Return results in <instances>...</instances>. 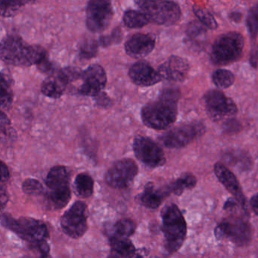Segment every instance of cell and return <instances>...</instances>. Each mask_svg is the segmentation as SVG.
I'll return each instance as SVG.
<instances>
[{
	"label": "cell",
	"mask_w": 258,
	"mask_h": 258,
	"mask_svg": "<svg viewBox=\"0 0 258 258\" xmlns=\"http://www.w3.org/2000/svg\"><path fill=\"white\" fill-rule=\"evenodd\" d=\"M10 173L5 163L0 160V182H7L10 179Z\"/></svg>",
	"instance_id": "ab89813d"
},
{
	"label": "cell",
	"mask_w": 258,
	"mask_h": 258,
	"mask_svg": "<svg viewBox=\"0 0 258 258\" xmlns=\"http://www.w3.org/2000/svg\"><path fill=\"white\" fill-rule=\"evenodd\" d=\"M204 100L207 114L214 121L233 117L238 112V108L234 101L220 90H211L207 92Z\"/></svg>",
	"instance_id": "ba28073f"
},
{
	"label": "cell",
	"mask_w": 258,
	"mask_h": 258,
	"mask_svg": "<svg viewBox=\"0 0 258 258\" xmlns=\"http://www.w3.org/2000/svg\"><path fill=\"white\" fill-rule=\"evenodd\" d=\"M114 16L111 0H90L87 7V28L92 32L105 31Z\"/></svg>",
	"instance_id": "30bf717a"
},
{
	"label": "cell",
	"mask_w": 258,
	"mask_h": 258,
	"mask_svg": "<svg viewBox=\"0 0 258 258\" xmlns=\"http://www.w3.org/2000/svg\"><path fill=\"white\" fill-rule=\"evenodd\" d=\"M67 85L68 84L56 73L51 75L43 81L41 91L48 97L58 99L62 96Z\"/></svg>",
	"instance_id": "44dd1931"
},
{
	"label": "cell",
	"mask_w": 258,
	"mask_h": 258,
	"mask_svg": "<svg viewBox=\"0 0 258 258\" xmlns=\"http://www.w3.org/2000/svg\"><path fill=\"white\" fill-rule=\"evenodd\" d=\"M9 193L7 186L4 183H0V212L7 206L9 202Z\"/></svg>",
	"instance_id": "74e56055"
},
{
	"label": "cell",
	"mask_w": 258,
	"mask_h": 258,
	"mask_svg": "<svg viewBox=\"0 0 258 258\" xmlns=\"http://www.w3.org/2000/svg\"><path fill=\"white\" fill-rule=\"evenodd\" d=\"M197 179L191 173H185L176 181L172 182L168 187V191L173 192L176 196H181L186 189H191L196 187Z\"/></svg>",
	"instance_id": "603a6c76"
},
{
	"label": "cell",
	"mask_w": 258,
	"mask_h": 258,
	"mask_svg": "<svg viewBox=\"0 0 258 258\" xmlns=\"http://www.w3.org/2000/svg\"><path fill=\"white\" fill-rule=\"evenodd\" d=\"M129 77L136 85L140 87H150L163 80L158 71L155 70L149 63L143 61L136 62L131 66Z\"/></svg>",
	"instance_id": "e0dca14e"
},
{
	"label": "cell",
	"mask_w": 258,
	"mask_h": 258,
	"mask_svg": "<svg viewBox=\"0 0 258 258\" xmlns=\"http://www.w3.org/2000/svg\"><path fill=\"white\" fill-rule=\"evenodd\" d=\"M250 206H251L252 210L254 212L255 215H257V195L255 194L253 197L250 199Z\"/></svg>",
	"instance_id": "ee69618b"
},
{
	"label": "cell",
	"mask_w": 258,
	"mask_h": 258,
	"mask_svg": "<svg viewBox=\"0 0 258 258\" xmlns=\"http://www.w3.org/2000/svg\"><path fill=\"white\" fill-rule=\"evenodd\" d=\"M214 173L223 186L232 195L244 211H247V200L241 189V185L234 173L222 163L214 165Z\"/></svg>",
	"instance_id": "9a60e30c"
},
{
	"label": "cell",
	"mask_w": 258,
	"mask_h": 258,
	"mask_svg": "<svg viewBox=\"0 0 258 258\" xmlns=\"http://www.w3.org/2000/svg\"><path fill=\"white\" fill-rule=\"evenodd\" d=\"M82 73L83 72L81 69L75 67L66 68L57 72L58 76L67 84L79 80L82 76Z\"/></svg>",
	"instance_id": "d6a6232c"
},
{
	"label": "cell",
	"mask_w": 258,
	"mask_h": 258,
	"mask_svg": "<svg viewBox=\"0 0 258 258\" xmlns=\"http://www.w3.org/2000/svg\"><path fill=\"white\" fill-rule=\"evenodd\" d=\"M247 25L250 36L255 38L257 34V7L250 9L247 15Z\"/></svg>",
	"instance_id": "e575fe53"
},
{
	"label": "cell",
	"mask_w": 258,
	"mask_h": 258,
	"mask_svg": "<svg viewBox=\"0 0 258 258\" xmlns=\"http://www.w3.org/2000/svg\"><path fill=\"white\" fill-rule=\"evenodd\" d=\"M212 81L219 89H226L234 84L235 76L230 71L218 69L213 74Z\"/></svg>",
	"instance_id": "f1b7e54d"
},
{
	"label": "cell",
	"mask_w": 258,
	"mask_h": 258,
	"mask_svg": "<svg viewBox=\"0 0 258 258\" xmlns=\"http://www.w3.org/2000/svg\"><path fill=\"white\" fill-rule=\"evenodd\" d=\"M75 190L80 197L89 198L93 195L94 181L88 173H80L75 181Z\"/></svg>",
	"instance_id": "cb8c5ba5"
},
{
	"label": "cell",
	"mask_w": 258,
	"mask_h": 258,
	"mask_svg": "<svg viewBox=\"0 0 258 258\" xmlns=\"http://www.w3.org/2000/svg\"><path fill=\"white\" fill-rule=\"evenodd\" d=\"M3 226L17 234L20 238L33 244L45 241L48 237L46 224L40 220L30 217L14 219L5 214L1 217Z\"/></svg>",
	"instance_id": "8992f818"
},
{
	"label": "cell",
	"mask_w": 258,
	"mask_h": 258,
	"mask_svg": "<svg viewBox=\"0 0 258 258\" xmlns=\"http://www.w3.org/2000/svg\"><path fill=\"white\" fill-rule=\"evenodd\" d=\"M244 38L239 33L229 32L217 37L212 46L211 59L216 66H226L241 58Z\"/></svg>",
	"instance_id": "277c9868"
},
{
	"label": "cell",
	"mask_w": 258,
	"mask_h": 258,
	"mask_svg": "<svg viewBox=\"0 0 258 258\" xmlns=\"http://www.w3.org/2000/svg\"><path fill=\"white\" fill-rule=\"evenodd\" d=\"M155 42V37L152 34L137 33L126 40L125 51L131 58H143L153 51Z\"/></svg>",
	"instance_id": "2e32d148"
},
{
	"label": "cell",
	"mask_w": 258,
	"mask_h": 258,
	"mask_svg": "<svg viewBox=\"0 0 258 258\" xmlns=\"http://www.w3.org/2000/svg\"><path fill=\"white\" fill-rule=\"evenodd\" d=\"M164 192L161 189L155 188L152 182H149L145 186L144 191L140 195V200L142 205L149 209H156L162 203Z\"/></svg>",
	"instance_id": "ffe728a7"
},
{
	"label": "cell",
	"mask_w": 258,
	"mask_h": 258,
	"mask_svg": "<svg viewBox=\"0 0 258 258\" xmlns=\"http://www.w3.org/2000/svg\"><path fill=\"white\" fill-rule=\"evenodd\" d=\"M189 64L186 60L176 55H172L158 68V72L163 79L182 82L189 72Z\"/></svg>",
	"instance_id": "ac0fdd59"
},
{
	"label": "cell",
	"mask_w": 258,
	"mask_h": 258,
	"mask_svg": "<svg viewBox=\"0 0 258 258\" xmlns=\"http://www.w3.org/2000/svg\"><path fill=\"white\" fill-rule=\"evenodd\" d=\"M13 93L7 77L0 73V108H7L13 103Z\"/></svg>",
	"instance_id": "83f0119b"
},
{
	"label": "cell",
	"mask_w": 258,
	"mask_h": 258,
	"mask_svg": "<svg viewBox=\"0 0 258 258\" xmlns=\"http://www.w3.org/2000/svg\"><path fill=\"white\" fill-rule=\"evenodd\" d=\"M46 184L49 190L69 185V173L67 168L63 166L52 167L46 176Z\"/></svg>",
	"instance_id": "7402d4cb"
},
{
	"label": "cell",
	"mask_w": 258,
	"mask_h": 258,
	"mask_svg": "<svg viewBox=\"0 0 258 258\" xmlns=\"http://www.w3.org/2000/svg\"><path fill=\"white\" fill-rule=\"evenodd\" d=\"M22 189L27 194L39 196L44 191L43 185L37 179H28L22 184Z\"/></svg>",
	"instance_id": "836d02e7"
},
{
	"label": "cell",
	"mask_w": 258,
	"mask_h": 258,
	"mask_svg": "<svg viewBox=\"0 0 258 258\" xmlns=\"http://www.w3.org/2000/svg\"><path fill=\"white\" fill-rule=\"evenodd\" d=\"M136 158L149 167H158L166 163L165 155L161 146L147 137H136L134 144Z\"/></svg>",
	"instance_id": "4fadbf2b"
},
{
	"label": "cell",
	"mask_w": 258,
	"mask_h": 258,
	"mask_svg": "<svg viewBox=\"0 0 258 258\" xmlns=\"http://www.w3.org/2000/svg\"><path fill=\"white\" fill-rule=\"evenodd\" d=\"M136 229H137V224L131 219H121L114 225L115 235L127 237V238L134 235Z\"/></svg>",
	"instance_id": "4dcf8cb0"
},
{
	"label": "cell",
	"mask_w": 258,
	"mask_h": 258,
	"mask_svg": "<svg viewBox=\"0 0 258 258\" xmlns=\"http://www.w3.org/2000/svg\"><path fill=\"white\" fill-rule=\"evenodd\" d=\"M123 23L129 28H141L149 22V19L142 12L129 10L123 15Z\"/></svg>",
	"instance_id": "4316f807"
},
{
	"label": "cell",
	"mask_w": 258,
	"mask_h": 258,
	"mask_svg": "<svg viewBox=\"0 0 258 258\" xmlns=\"http://www.w3.org/2000/svg\"><path fill=\"white\" fill-rule=\"evenodd\" d=\"M111 253L120 257H132L136 254V248L127 237L114 235L110 238Z\"/></svg>",
	"instance_id": "d6986e66"
},
{
	"label": "cell",
	"mask_w": 258,
	"mask_h": 258,
	"mask_svg": "<svg viewBox=\"0 0 258 258\" xmlns=\"http://www.w3.org/2000/svg\"><path fill=\"white\" fill-rule=\"evenodd\" d=\"M99 44L102 46V47H108V46L112 45L111 43V39H110L109 36H102L99 39Z\"/></svg>",
	"instance_id": "7bdbcfd3"
},
{
	"label": "cell",
	"mask_w": 258,
	"mask_h": 258,
	"mask_svg": "<svg viewBox=\"0 0 258 258\" xmlns=\"http://www.w3.org/2000/svg\"><path fill=\"white\" fill-rule=\"evenodd\" d=\"M37 66L39 70L43 72V73L49 74V75H54V73H55V71H56L55 64L48 58V57L43 58Z\"/></svg>",
	"instance_id": "d590c367"
},
{
	"label": "cell",
	"mask_w": 258,
	"mask_h": 258,
	"mask_svg": "<svg viewBox=\"0 0 258 258\" xmlns=\"http://www.w3.org/2000/svg\"><path fill=\"white\" fill-rule=\"evenodd\" d=\"M252 235L250 223L245 217L240 216H231L224 219L215 229L216 238H228L239 247L250 244Z\"/></svg>",
	"instance_id": "52a82bcc"
},
{
	"label": "cell",
	"mask_w": 258,
	"mask_h": 258,
	"mask_svg": "<svg viewBox=\"0 0 258 258\" xmlns=\"http://www.w3.org/2000/svg\"><path fill=\"white\" fill-rule=\"evenodd\" d=\"M96 97V101H97V103L99 104L101 106H105L107 107L108 105H111V101L110 99V98L107 96V94H105V93H102L101 92L100 93L97 95V96H95Z\"/></svg>",
	"instance_id": "60d3db41"
},
{
	"label": "cell",
	"mask_w": 258,
	"mask_h": 258,
	"mask_svg": "<svg viewBox=\"0 0 258 258\" xmlns=\"http://www.w3.org/2000/svg\"><path fill=\"white\" fill-rule=\"evenodd\" d=\"M256 61H257V58H256V50L255 49L253 51V53H252L251 56H250V64L253 66L254 69L256 68Z\"/></svg>",
	"instance_id": "f6af8a7d"
},
{
	"label": "cell",
	"mask_w": 258,
	"mask_h": 258,
	"mask_svg": "<svg viewBox=\"0 0 258 258\" xmlns=\"http://www.w3.org/2000/svg\"><path fill=\"white\" fill-rule=\"evenodd\" d=\"M98 43L93 39H87L80 45V56L83 59H91L98 52Z\"/></svg>",
	"instance_id": "1f68e13d"
},
{
	"label": "cell",
	"mask_w": 258,
	"mask_h": 258,
	"mask_svg": "<svg viewBox=\"0 0 258 258\" xmlns=\"http://www.w3.org/2000/svg\"><path fill=\"white\" fill-rule=\"evenodd\" d=\"M32 0H0V16L13 17L19 10Z\"/></svg>",
	"instance_id": "484cf974"
},
{
	"label": "cell",
	"mask_w": 258,
	"mask_h": 258,
	"mask_svg": "<svg viewBox=\"0 0 258 258\" xmlns=\"http://www.w3.org/2000/svg\"><path fill=\"white\" fill-rule=\"evenodd\" d=\"M205 126L199 122L179 125L164 133L161 137L162 144L168 149H181L202 135Z\"/></svg>",
	"instance_id": "9c48e42d"
},
{
	"label": "cell",
	"mask_w": 258,
	"mask_h": 258,
	"mask_svg": "<svg viewBox=\"0 0 258 258\" xmlns=\"http://www.w3.org/2000/svg\"><path fill=\"white\" fill-rule=\"evenodd\" d=\"M46 57L47 52L44 48L28 45L19 36H8L0 43V58L12 66H37Z\"/></svg>",
	"instance_id": "7a4b0ae2"
},
{
	"label": "cell",
	"mask_w": 258,
	"mask_h": 258,
	"mask_svg": "<svg viewBox=\"0 0 258 258\" xmlns=\"http://www.w3.org/2000/svg\"><path fill=\"white\" fill-rule=\"evenodd\" d=\"M139 167L134 160L130 158L117 161L105 174V182L116 189L127 188L138 174Z\"/></svg>",
	"instance_id": "8fae6325"
},
{
	"label": "cell",
	"mask_w": 258,
	"mask_h": 258,
	"mask_svg": "<svg viewBox=\"0 0 258 258\" xmlns=\"http://www.w3.org/2000/svg\"><path fill=\"white\" fill-rule=\"evenodd\" d=\"M193 12L199 21L202 22V25H205L206 28L210 30H216L218 27L217 22H216L214 16L208 12L206 9L202 8L199 6L193 7Z\"/></svg>",
	"instance_id": "f546056e"
},
{
	"label": "cell",
	"mask_w": 258,
	"mask_h": 258,
	"mask_svg": "<svg viewBox=\"0 0 258 258\" xmlns=\"http://www.w3.org/2000/svg\"><path fill=\"white\" fill-rule=\"evenodd\" d=\"M49 200L55 208H63L72 199V191L69 185L51 189L49 195Z\"/></svg>",
	"instance_id": "d4e9b609"
},
{
	"label": "cell",
	"mask_w": 258,
	"mask_h": 258,
	"mask_svg": "<svg viewBox=\"0 0 258 258\" xmlns=\"http://www.w3.org/2000/svg\"><path fill=\"white\" fill-rule=\"evenodd\" d=\"M87 206L84 202H76L61 219V226L66 235L79 238L87 232Z\"/></svg>",
	"instance_id": "7c38bea8"
},
{
	"label": "cell",
	"mask_w": 258,
	"mask_h": 258,
	"mask_svg": "<svg viewBox=\"0 0 258 258\" xmlns=\"http://www.w3.org/2000/svg\"><path fill=\"white\" fill-rule=\"evenodd\" d=\"M238 205L239 204L234 198H231V199H228L225 203L224 209L226 211H233Z\"/></svg>",
	"instance_id": "b9f144b4"
},
{
	"label": "cell",
	"mask_w": 258,
	"mask_h": 258,
	"mask_svg": "<svg viewBox=\"0 0 258 258\" xmlns=\"http://www.w3.org/2000/svg\"><path fill=\"white\" fill-rule=\"evenodd\" d=\"M110 39H111V43L114 44H117L121 42L123 39V33H122L121 28L120 27H117L113 30L112 33L111 35H109Z\"/></svg>",
	"instance_id": "f35d334b"
},
{
	"label": "cell",
	"mask_w": 258,
	"mask_h": 258,
	"mask_svg": "<svg viewBox=\"0 0 258 258\" xmlns=\"http://www.w3.org/2000/svg\"><path fill=\"white\" fill-rule=\"evenodd\" d=\"M149 22L161 25H174L180 19L179 6L171 0H134Z\"/></svg>",
	"instance_id": "5b68a950"
},
{
	"label": "cell",
	"mask_w": 258,
	"mask_h": 258,
	"mask_svg": "<svg viewBox=\"0 0 258 258\" xmlns=\"http://www.w3.org/2000/svg\"><path fill=\"white\" fill-rule=\"evenodd\" d=\"M164 247L168 253L177 251L185 241L187 233L186 222L182 212L174 204L164 207L161 212Z\"/></svg>",
	"instance_id": "3957f363"
},
{
	"label": "cell",
	"mask_w": 258,
	"mask_h": 258,
	"mask_svg": "<svg viewBox=\"0 0 258 258\" xmlns=\"http://www.w3.org/2000/svg\"><path fill=\"white\" fill-rule=\"evenodd\" d=\"M10 126V120L8 116L0 108V139L8 135Z\"/></svg>",
	"instance_id": "8d00e7d4"
},
{
	"label": "cell",
	"mask_w": 258,
	"mask_h": 258,
	"mask_svg": "<svg viewBox=\"0 0 258 258\" xmlns=\"http://www.w3.org/2000/svg\"><path fill=\"white\" fill-rule=\"evenodd\" d=\"M179 97L180 93L177 89H166L162 91L158 99L146 104L142 109L144 124L156 131L170 127L177 118Z\"/></svg>",
	"instance_id": "6da1fadb"
},
{
	"label": "cell",
	"mask_w": 258,
	"mask_h": 258,
	"mask_svg": "<svg viewBox=\"0 0 258 258\" xmlns=\"http://www.w3.org/2000/svg\"><path fill=\"white\" fill-rule=\"evenodd\" d=\"M82 85L80 87L81 94L87 96H96L102 92L107 84L105 70L99 64H92L83 72Z\"/></svg>",
	"instance_id": "5bb4252c"
}]
</instances>
